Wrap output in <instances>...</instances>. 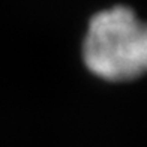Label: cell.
<instances>
[{
  "instance_id": "6da1fadb",
  "label": "cell",
  "mask_w": 147,
  "mask_h": 147,
  "mask_svg": "<svg viewBox=\"0 0 147 147\" xmlns=\"http://www.w3.org/2000/svg\"><path fill=\"white\" fill-rule=\"evenodd\" d=\"M86 66L104 80L129 81L147 74V23L126 6L101 11L84 38Z\"/></svg>"
}]
</instances>
